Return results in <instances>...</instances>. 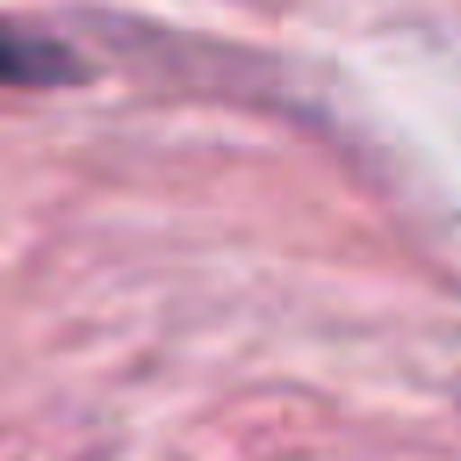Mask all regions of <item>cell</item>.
I'll return each instance as SVG.
<instances>
[{
  "instance_id": "obj_1",
  "label": "cell",
  "mask_w": 461,
  "mask_h": 461,
  "mask_svg": "<svg viewBox=\"0 0 461 461\" xmlns=\"http://www.w3.org/2000/svg\"><path fill=\"white\" fill-rule=\"evenodd\" d=\"M72 79H86V58L72 43L0 22V86H72Z\"/></svg>"
}]
</instances>
